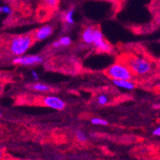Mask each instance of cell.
<instances>
[{
  "mask_svg": "<svg viewBox=\"0 0 160 160\" xmlns=\"http://www.w3.org/2000/svg\"><path fill=\"white\" fill-rule=\"evenodd\" d=\"M34 35H18L13 37L9 41L8 49L14 56H22L32 46L34 41Z\"/></svg>",
  "mask_w": 160,
  "mask_h": 160,
  "instance_id": "obj_1",
  "label": "cell"
},
{
  "mask_svg": "<svg viewBox=\"0 0 160 160\" xmlns=\"http://www.w3.org/2000/svg\"><path fill=\"white\" fill-rule=\"evenodd\" d=\"M126 65L133 74L138 76L146 75L151 70V64L143 57H133L128 60Z\"/></svg>",
  "mask_w": 160,
  "mask_h": 160,
  "instance_id": "obj_2",
  "label": "cell"
},
{
  "mask_svg": "<svg viewBox=\"0 0 160 160\" xmlns=\"http://www.w3.org/2000/svg\"><path fill=\"white\" fill-rule=\"evenodd\" d=\"M132 74L128 66L122 63L114 64L106 71V74L112 79L132 80Z\"/></svg>",
  "mask_w": 160,
  "mask_h": 160,
  "instance_id": "obj_3",
  "label": "cell"
},
{
  "mask_svg": "<svg viewBox=\"0 0 160 160\" xmlns=\"http://www.w3.org/2000/svg\"><path fill=\"white\" fill-rule=\"evenodd\" d=\"M93 44L95 45L98 50L101 52H110L111 51V46L109 44V42H107L104 39L103 34L102 32L98 28H95L94 30V36H93Z\"/></svg>",
  "mask_w": 160,
  "mask_h": 160,
  "instance_id": "obj_4",
  "label": "cell"
},
{
  "mask_svg": "<svg viewBox=\"0 0 160 160\" xmlns=\"http://www.w3.org/2000/svg\"><path fill=\"white\" fill-rule=\"evenodd\" d=\"M42 61V57L39 56H17L13 59V63L21 65H33Z\"/></svg>",
  "mask_w": 160,
  "mask_h": 160,
  "instance_id": "obj_5",
  "label": "cell"
},
{
  "mask_svg": "<svg viewBox=\"0 0 160 160\" xmlns=\"http://www.w3.org/2000/svg\"><path fill=\"white\" fill-rule=\"evenodd\" d=\"M42 102L47 107L52 108L57 110H62L65 107V103L63 100L57 97L49 96L42 99Z\"/></svg>",
  "mask_w": 160,
  "mask_h": 160,
  "instance_id": "obj_6",
  "label": "cell"
},
{
  "mask_svg": "<svg viewBox=\"0 0 160 160\" xmlns=\"http://www.w3.org/2000/svg\"><path fill=\"white\" fill-rule=\"evenodd\" d=\"M53 29L50 25H44L42 27L39 28L38 30L35 31L34 34V39L38 40V41H42V40L46 39L51 36V34H52Z\"/></svg>",
  "mask_w": 160,
  "mask_h": 160,
  "instance_id": "obj_7",
  "label": "cell"
},
{
  "mask_svg": "<svg viewBox=\"0 0 160 160\" xmlns=\"http://www.w3.org/2000/svg\"><path fill=\"white\" fill-rule=\"evenodd\" d=\"M113 82L115 86L127 90H132L135 88V84L131 80L113 79Z\"/></svg>",
  "mask_w": 160,
  "mask_h": 160,
  "instance_id": "obj_8",
  "label": "cell"
},
{
  "mask_svg": "<svg viewBox=\"0 0 160 160\" xmlns=\"http://www.w3.org/2000/svg\"><path fill=\"white\" fill-rule=\"evenodd\" d=\"M94 30H95V28L94 27H88L86 30L83 31L82 35V41H83L85 43H88V44L93 43Z\"/></svg>",
  "mask_w": 160,
  "mask_h": 160,
  "instance_id": "obj_9",
  "label": "cell"
},
{
  "mask_svg": "<svg viewBox=\"0 0 160 160\" xmlns=\"http://www.w3.org/2000/svg\"><path fill=\"white\" fill-rule=\"evenodd\" d=\"M30 88H32L33 90L38 91V92H50L52 91L51 87L48 86L46 84H43V83H34V84L30 85Z\"/></svg>",
  "mask_w": 160,
  "mask_h": 160,
  "instance_id": "obj_10",
  "label": "cell"
},
{
  "mask_svg": "<svg viewBox=\"0 0 160 160\" xmlns=\"http://www.w3.org/2000/svg\"><path fill=\"white\" fill-rule=\"evenodd\" d=\"M91 122L92 124L95 125H102V126H107L108 122L103 118H93L91 119Z\"/></svg>",
  "mask_w": 160,
  "mask_h": 160,
  "instance_id": "obj_11",
  "label": "cell"
},
{
  "mask_svg": "<svg viewBox=\"0 0 160 160\" xmlns=\"http://www.w3.org/2000/svg\"><path fill=\"white\" fill-rule=\"evenodd\" d=\"M73 15H74V10L73 9L68 11L67 12H66V14L65 15V20L67 23L74 24V18H73Z\"/></svg>",
  "mask_w": 160,
  "mask_h": 160,
  "instance_id": "obj_12",
  "label": "cell"
},
{
  "mask_svg": "<svg viewBox=\"0 0 160 160\" xmlns=\"http://www.w3.org/2000/svg\"><path fill=\"white\" fill-rule=\"evenodd\" d=\"M76 138L80 142H85L87 141V139H88L87 136L82 132V131H77L76 132Z\"/></svg>",
  "mask_w": 160,
  "mask_h": 160,
  "instance_id": "obj_13",
  "label": "cell"
},
{
  "mask_svg": "<svg viewBox=\"0 0 160 160\" xmlns=\"http://www.w3.org/2000/svg\"><path fill=\"white\" fill-rule=\"evenodd\" d=\"M60 42H61V46H69L71 43V39H70V37H67V36H65V37H62L59 39Z\"/></svg>",
  "mask_w": 160,
  "mask_h": 160,
  "instance_id": "obj_14",
  "label": "cell"
},
{
  "mask_svg": "<svg viewBox=\"0 0 160 160\" xmlns=\"http://www.w3.org/2000/svg\"><path fill=\"white\" fill-rule=\"evenodd\" d=\"M97 101H98V104L101 105H105L107 104L108 102V97L105 95H100L97 98Z\"/></svg>",
  "mask_w": 160,
  "mask_h": 160,
  "instance_id": "obj_15",
  "label": "cell"
},
{
  "mask_svg": "<svg viewBox=\"0 0 160 160\" xmlns=\"http://www.w3.org/2000/svg\"><path fill=\"white\" fill-rule=\"evenodd\" d=\"M0 12L2 13H5V14H11L12 11H11V8L8 6H2L0 8Z\"/></svg>",
  "mask_w": 160,
  "mask_h": 160,
  "instance_id": "obj_16",
  "label": "cell"
},
{
  "mask_svg": "<svg viewBox=\"0 0 160 160\" xmlns=\"http://www.w3.org/2000/svg\"><path fill=\"white\" fill-rule=\"evenodd\" d=\"M45 2L47 5H48L49 7H55L57 6L58 0H45Z\"/></svg>",
  "mask_w": 160,
  "mask_h": 160,
  "instance_id": "obj_17",
  "label": "cell"
},
{
  "mask_svg": "<svg viewBox=\"0 0 160 160\" xmlns=\"http://www.w3.org/2000/svg\"><path fill=\"white\" fill-rule=\"evenodd\" d=\"M153 135L157 136V137H160V127L157 128L156 129H154V132H153Z\"/></svg>",
  "mask_w": 160,
  "mask_h": 160,
  "instance_id": "obj_18",
  "label": "cell"
},
{
  "mask_svg": "<svg viewBox=\"0 0 160 160\" xmlns=\"http://www.w3.org/2000/svg\"><path fill=\"white\" fill-rule=\"evenodd\" d=\"M52 46L53 48H60V47L61 46V42H60V41L58 40V41H56V42H54L52 43Z\"/></svg>",
  "mask_w": 160,
  "mask_h": 160,
  "instance_id": "obj_19",
  "label": "cell"
},
{
  "mask_svg": "<svg viewBox=\"0 0 160 160\" xmlns=\"http://www.w3.org/2000/svg\"><path fill=\"white\" fill-rule=\"evenodd\" d=\"M31 74H32V77H33V78H34V80H38V74L36 73V71H34V70H33V71L31 72Z\"/></svg>",
  "mask_w": 160,
  "mask_h": 160,
  "instance_id": "obj_20",
  "label": "cell"
}]
</instances>
